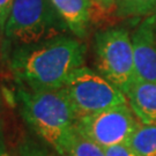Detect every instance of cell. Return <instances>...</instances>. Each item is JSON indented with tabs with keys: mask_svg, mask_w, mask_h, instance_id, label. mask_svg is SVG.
<instances>
[{
	"mask_svg": "<svg viewBox=\"0 0 156 156\" xmlns=\"http://www.w3.org/2000/svg\"><path fill=\"white\" fill-rule=\"evenodd\" d=\"M87 49L80 38L60 35L37 44L16 46L11 71L21 87L34 91L62 89L74 71L84 66Z\"/></svg>",
	"mask_w": 156,
	"mask_h": 156,
	"instance_id": "obj_1",
	"label": "cell"
},
{
	"mask_svg": "<svg viewBox=\"0 0 156 156\" xmlns=\"http://www.w3.org/2000/svg\"><path fill=\"white\" fill-rule=\"evenodd\" d=\"M17 100L24 123L62 156L78 119L65 89L34 91L21 87Z\"/></svg>",
	"mask_w": 156,
	"mask_h": 156,
	"instance_id": "obj_2",
	"label": "cell"
},
{
	"mask_svg": "<svg viewBox=\"0 0 156 156\" xmlns=\"http://www.w3.org/2000/svg\"><path fill=\"white\" fill-rule=\"evenodd\" d=\"M67 29L51 0H15L4 35L16 46H22L55 38Z\"/></svg>",
	"mask_w": 156,
	"mask_h": 156,
	"instance_id": "obj_3",
	"label": "cell"
},
{
	"mask_svg": "<svg viewBox=\"0 0 156 156\" xmlns=\"http://www.w3.org/2000/svg\"><path fill=\"white\" fill-rule=\"evenodd\" d=\"M94 52L96 71L126 94L138 79L133 42L127 29L113 27L97 33Z\"/></svg>",
	"mask_w": 156,
	"mask_h": 156,
	"instance_id": "obj_4",
	"label": "cell"
},
{
	"mask_svg": "<svg viewBox=\"0 0 156 156\" xmlns=\"http://www.w3.org/2000/svg\"><path fill=\"white\" fill-rule=\"evenodd\" d=\"M64 89L78 118L127 103L122 90L97 71L86 66L72 73Z\"/></svg>",
	"mask_w": 156,
	"mask_h": 156,
	"instance_id": "obj_5",
	"label": "cell"
},
{
	"mask_svg": "<svg viewBox=\"0 0 156 156\" xmlns=\"http://www.w3.org/2000/svg\"><path fill=\"white\" fill-rule=\"evenodd\" d=\"M141 123L127 103L76 119L79 133L102 148L127 144Z\"/></svg>",
	"mask_w": 156,
	"mask_h": 156,
	"instance_id": "obj_6",
	"label": "cell"
},
{
	"mask_svg": "<svg viewBox=\"0 0 156 156\" xmlns=\"http://www.w3.org/2000/svg\"><path fill=\"white\" fill-rule=\"evenodd\" d=\"M138 78L156 83V16L151 14L132 35Z\"/></svg>",
	"mask_w": 156,
	"mask_h": 156,
	"instance_id": "obj_7",
	"label": "cell"
},
{
	"mask_svg": "<svg viewBox=\"0 0 156 156\" xmlns=\"http://www.w3.org/2000/svg\"><path fill=\"white\" fill-rule=\"evenodd\" d=\"M125 96L140 123L145 125L156 123V83L138 78Z\"/></svg>",
	"mask_w": 156,
	"mask_h": 156,
	"instance_id": "obj_8",
	"label": "cell"
},
{
	"mask_svg": "<svg viewBox=\"0 0 156 156\" xmlns=\"http://www.w3.org/2000/svg\"><path fill=\"white\" fill-rule=\"evenodd\" d=\"M68 30L76 38H83L91 17V0H51Z\"/></svg>",
	"mask_w": 156,
	"mask_h": 156,
	"instance_id": "obj_9",
	"label": "cell"
},
{
	"mask_svg": "<svg viewBox=\"0 0 156 156\" xmlns=\"http://www.w3.org/2000/svg\"><path fill=\"white\" fill-rule=\"evenodd\" d=\"M139 156H156V123L141 124L127 141Z\"/></svg>",
	"mask_w": 156,
	"mask_h": 156,
	"instance_id": "obj_10",
	"label": "cell"
},
{
	"mask_svg": "<svg viewBox=\"0 0 156 156\" xmlns=\"http://www.w3.org/2000/svg\"><path fill=\"white\" fill-rule=\"evenodd\" d=\"M62 156H105V151L94 141L79 133L75 128L67 140Z\"/></svg>",
	"mask_w": 156,
	"mask_h": 156,
	"instance_id": "obj_11",
	"label": "cell"
},
{
	"mask_svg": "<svg viewBox=\"0 0 156 156\" xmlns=\"http://www.w3.org/2000/svg\"><path fill=\"white\" fill-rule=\"evenodd\" d=\"M116 12L120 17L151 15L156 12V0H117Z\"/></svg>",
	"mask_w": 156,
	"mask_h": 156,
	"instance_id": "obj_12",
	"label": "cell"
},
{
	"mask_svg": "<svg viewBox=\"0 0 156 156\" xmlns=\"http://www.w3.org/2000/svg\"><path fill=\"white\" fill-rule=\"evenodd\" d=\"M19 156H56L46 148L30 139H24L17 147Z\"/></svg>",
	"mask_w": 156,
	"mask_h": 156,
	"instance_id": "obj_13",
	"label": "cell"
},
{
	"mask_svg": "<svg viewBox=\"0 0 156 156\" xmlns=\"http://www.w3.org/2000/svg\"><path fill=\"white\" fill-rule=\"evenodd\" d=\"M15 0H0V34L4 35L6 22L9 17Z\"/></svg>",
	"mask_w": 156,
	"mask_h": 156,
	"instance_id": "obj_14",
	"label": "cell"
},
{
	"mask_svg": "<svg viewBox=\"0 0 156 156\" xmlns=\"http://www.w3.org/2000/svg\"><path fill=\"white\" fill-rule=\"evenodd\" d=\"M104 151H105V156H139L127 144L112 146L105 148Z\"/></svg>",
	"mask_w": 156,
	"mask_h": 156,
	"instance_id": "obj_15",
	"label": "cell"
},
{
	"mask_svg": "<svg viewBox=\"0 0 156 156\" xmlns=\"http://www.w3.org/2000/svg\"><path fill=\"white\" fill-rule=\"evenodd\" d=\"M97 6H100L103 9H111L116 7V1L117 0H91Z\"/></svg>",
	"mask_w": 156,
	"mask_h": 156,
	"instance_id": "obj_16",
	"label": "cell"
},
{
	"mask_svg": "<svg viewBox=\"0 0 156 156\" xmlns=\"http://www.w3.org/2000/svg\"><path fill=\"white\" fill-rule=\"evenodd\" d=\"M0 156H12L11 153L7 149V146L5 142V136H4V132H0Z\"/></svg>",
	"mask_w": 156,
	"mask_h": 156,
	"instance_id": "obj_17",
	"label": "cell"
},
{
	"mask_svg": "<svg viewBox=\"0 0 156 156\" xmlns=\"http://www.w3.org/2000/svg\"><path fill=\"white\" fill-rule=\"evenodd\" d=\"M2 103H1V95H0V132L2 131Z\"/></svg>",
	"mask_w": 156,
	"mask_h": 156,
	"instance_id": "obj_18",
	"label": "cell"
},
{
	"mask_svg": "<svg viewBox=\"0 0 156 156\" xmlns=\"http://www.w3.org/2000/svg\"><path fill=\"white\" fill-rule=\"evenodd\" d=\"M154 14H155V16H156V12H155V13H154Z\"/></svg>",
	"mask_w": 156,
	"mask_h": 156,
	"instance_id": "obj_19",
	"label": "cell"
}]
</instances>
